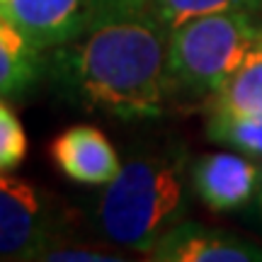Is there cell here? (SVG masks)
Wrapping results in <instances>:
<instances>
[{
  "label": "cell",
  "mask_w": 262,
  "mask_h": 262,
  "mask_svg": "<svg viewBox=\"0 0 262 262\" xmlns=\"http://www.w3.org/2000/svg\"><path fill=\"white\" fill-rule=\"evenodd\" d=\"M5 12L44 51L83 34L90 22V0H8Z\"/></svg>",
  "instance_id": "cell-8"
},
{
  "label": "cell",
  "mask_w": 262,
  "mask_h": 262,
  "mask_svg": "<svg viewBox=\"0 0 262 262\" xmlns=\"http://www.w3.org/2000/svg\"><path fill=\"white\" fill-rule=\"evenodd\" d=\"M5 3H8V0H0V10H5Z\"/></svg>",
  "instance_id": "cell-17"
},
{
  "label": "cell",
  "mask_w": 262,
  "mask_h": 262,
  "mask_svg": "<svg viewBox=\"0 0 262 262\" xmlns=\"http://www.w3.org/2000/svg\"><path fill=\"white\" fill-rule=\"evenodd\" d=\"M185 214V156L146 153L122 163L95 206L100 235L114 245L148 253Z\"/></svg>",
  "instance_id": "cell-2"
},
{
  "label": "cell",
  "mask_w": 262,
  "mask_h": 262,
  "mask_svg": "<svg viewBox=\"0 0 262 262\" xmlns=\"http://www.w3.org/2000/svg\"><path fill=\"white\" fill-rule=\"evenodd\" d=\"M27 156V136L17 117L3 107L0 112V170H12Z\"/></svg>",
  "instance_id": "cell-13"
},
{
  "label": "cell",
  "mask_w": 262,
  "mask_h": 262,
  "mask_svg": "<svg viewBox=\"0 0 262 262\" xmlns=\"http://www.w3.org/2000/svg\"><path fill=\"white\" fill-rule=\"evenodd\" d=\"M146 10L168 32H172L189 19L206 17V15H221V12L257 15L262 12V0H150Z\"/></svg>",
  "instance_id": "cell-12"
},
{
  "label": "cell",
  "mask_w": 262,
  "mask_h": 262,
  "mask_svg": "<svg viewBox=\"0 0 262 262\" xmlns=\"http://www.w3.org/2000/svg\"><path fill=\"white\" fill-rule=\"evenodd\" d=\"M58 243L61 214L47 192L0 175V260H41Z\"/></svg>",
  "instance_id": "cell-4"
},
{
  "label": "cell",
  "mask_w": 262,
  "mask_h": 262,
  "mask_svg": "<svg viewBox=\"0 0 262 262\" xmlns=\"http://www.w3.org/2000/svg\"><path fill=\"white\" fill-rule=\"evenodd\" d=\"M158 262H257L262 248L202 224H175L148 250Z\"/></svg>",
  "instance_id": "cell-6"
},
{
  "label": "cell",
  "mask_w": 262,
  "mask_h": 262,
  "mask_svg": "<svg viewBox=\"0 0 262 262\" xmlns=\"http://www.w3.org/2000/svg\"><path fill=\"white\" fill-rule=\"evenodd\" d=\"M3 107H5V104H3V102H0V112H3Z\"/></svg>",
  "instance_id": "cell-18"
},
{
  "label": "cell",
  "mask_w": 262,
  "mask_h": 262,
  "mask_svg": "<svg viewBox=\"0 0 262 262\" xmlns=\"http://www.w3.org/2000/svg\"><path fill=\"white\" fill-rule=\"evenodd\" d=\"M41 49L0 10V95H17L37 80Z\"/></svg>",
  "instance_id": "cell-9"
},
{
  "label": "cell",
  "mask_w": 262,
  "mask_h": 262,
  "mask_svg": "<svg viewBox=\"0 0 262 262\" xmlns=\"http://www.w3.org/2000/svg\"><path fill=\"white\" fill-rule=\"evenodd\" d=\"M49 158L66 178L80 185H107L122 170L112 141L104 136V131L88 124H75L61 131L49 143Z\"/></svg>",
  "instance_id": "cell-7"
},
{
  "label": "cell",
  "mask_w": 262,
  "mask_h": 262,
  "mask_svg": "<svg viewBox=\"0 0 262 262\" xmlns=\"http://www.w3.org/2000/svg\"><path fill=\"white\" fill-rule=\"evenodd\" d=\"M257 202H260V211H262V178H260V192H257Z\"/></svg>",
  "instance_id": "cell-16"
},
{
  "label": "cell",
  "mask_w": 262,
  "mask_h": 262,
  "mask_svg": "<svg viewBox=\"0 0 262 262\" xmlns=\"http://www.w3.org/2000/svg\"><path fill=\"white\" fill-rule=\"evenodd\" d=\"M262 165L245 153H204L189 170L194 194L211 211L224 214L245 206L260 192Z\"/></svg>",
  "instance_id": "cell-5"
},
{
  "label": "cell",
  "mask_w": 262,
  "mask_h": 262,
  "mask_svg": "<svg viewBox=\"0 0 262 262\" xmlns=\"http://www.w3.org/2000/svg\"><path fill=\"white\" fill-rule=\"evenodd\" d=\"M41 260L51 262H119L122 255L107 253L97 245H54L51 250L41 255Z\"/></svg>",
  "instance_id": "cell-14"
},
{
  "label": "cell",
  "mask_w": 262,
  "mask_h": 262,
  "mask_svg": "<svg viewBox=\"0 0 262 262\" xmlns=\"http://www.w3.org/2000/svg\"><path fill=\"white\" fill-rule=\"evenodd\" d=\"M209 110L262 114V32L226 85L209 97Z\"/></svg>",
  "instance_id": "cell-10"
},
{
  "label": "cell",
  "mask_w": 262,
  "mask_h": 262,
  "mask_svg": "<svg viewBox=\"0 0 262 262\" xmlns=\"http://www.w3.org/2000/svg\"><path fill=\"white\" fill-rule=\"evenodd\" d=\"M262 32L250 12H221L189 19L168 34V90L211 97L238 71Z\"/></svg>",
  "instance_id": "cell-3"
},
{
  "label": "cell",
  "mask_w": 262,
  "mask_h": 262,
  "mask_svg": "<svg viewBox=\"0 0 262 262\" xmlns=\"http://www.w3.org/2000/svg\"><path fill=\"white\" fill-rule=\"evenodd\" d=\"M168 29L141 10L90 25L58 47V78L85 104L124 122L156 119L168 100Z\"/></svg>",
  "instance_id": "cell-1"
},
{
  "label": "cell",
  "mask_w": 262,
  "mask_h": 262,
  "mask_svg": "<svg viewBox=\"0 0 262 262\" xmlns=\"http://www.w3.org/2000/svg\"><path fill=\"white\" fill-rule=\"evenodd\" d=\"M150 0H90V25L104 22V19H114V17H124V15H134L146 10Z\"/></svg>",
  "instance_id": "cell-15"
},
{
  "label": "cell",
  "mask_w": 262,
  "mask_h": 262,
  "mask_svg": "<svg viewBox=\"0 0 262 262\" xmlns=\"http://www.w3.org/2000/svg\"><path fill=\"white\" fill-rule=\"evenodd\" d=\"M206 136L214 143L262 160V114H233L209 110Z\"/></svg>",
  "instance_id": "cell-11"
}]
</instances>
